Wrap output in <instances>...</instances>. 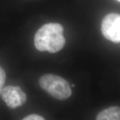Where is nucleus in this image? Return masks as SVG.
Listing matches in <instances>:
<instances>
[{
	"label": "nucleus",
	"instance_id": "f257e3e1",
	"mask_svg": "<svg viewBox=\"0 0 120 120\" xmlns=\"http://www.w3.org/2000/svg\"><path fill=\"white\" fill-rule=\"evenodd\" d=\"M64 28L61 24H45L34 36V46L38 51L56 53L63 49L66 43Z\"/></svg>",
	"mask_w": 120,
	"mask_h": 120
},
{
	"label": "nucleus",
	"instance_id": "f03ea898",
	"mask_svg": "<svg viewBox=\"0 0 120 120\" xmlns=\"http://www.w3.org/2000/svg\"><path fill=\"white\" fill-rule=\"evenodd\" d=\"M39 84L43 90L58 100H66L72 94L68 82L57 75H43L39 79Z\"/></svg>",
	"mask_w": 120,
	"mask_h": 120
},
{
	"label": "nucleus",
	"instance_id": "7ed1b4c3",
	"mask_svg": "<svg viewBox=\"0 0 120 120\" xmlns=\"http://www.w3.org/2000/svg\"><path fill=\"white\" fill-rule=\"evenodd\" d=\"M101 32L105 38L115 43L120 42V16L111 13L103 18L101 23Z\"/></svg>",
	"mask_w": 120,
	"mask_h": 120
},
{
	"label": "nucleus",
	"instance_id": "20e7f679",
	"mask_svg": "<svg viewBox=\"0 0 120 120\" xmlns=\"http://www.w3.org/2000/svg\"><path fill=\"white\" fill-rule=\"evenodd\" d=\"M0 94L2 100L11 109H16L22 106L27 100L26 94L18 86L4 87L2 88Z\"/></svg>",
	"mask_w": 120,
	"mask_h": 120
},
{
	"label": "nucleus",
	"instance_id": "39448f33",
	"mask_svg": "<svg viewBox=\"0 0 120 120\" xmlns=\"http://www.w3.org/2000/svg\"><path fill=\"white\" fill-rule=\"evenodd\" d=\"M120 109L117 106H113L102 111L96 117L97 120H119Z\"/></svg>",
	"mask_w": 120,
	"mask_h": 120
},
{
	"label": "nucleus",
	"instance_id": "423d86ee",
	"mask_svg": "<svg viewBox=\"0 0 120 120\" xmlns=\"http://www.w3.org/2000/svg\"><path fill=\"white\" fill-rule=\"evenodd\" d=\"M6 78V75L5 71L2 67H0V94L5 83Z\"/></svg>",
	"mask_w": 120,
	"mask_h": 120
},
{
	"label": "nucleus",
	"instance_id": "0eeeda50",
	"mask_svg": "<svg viewBox=\"0 0 120 120\" xmlns=\"http://www.w3.org/2000/svg\"><path fill=\"white\" fill-rule=\"evenodd\" d=\"M23 120H43L45 118L36 114H31L23 118Z\"/></svg>",
	"mask_w": 120,
	"mask_h": 120
},
{
	"label": "nucleus",
	"instance_id": "6e6552de",
	"mask_svg": "<svg viewBox=\"0 0 120 120\" xmlns=\"http://www.w3.org/2000/svg\"><path fill=\"white\" fill-rule=\"evenodd\" d=\"M72 87H75V85H72Z\"/></svg>",
	"mask_w": 120,
	"mask_h": 120
},
{
	"label": "nucleus",
	"instance_id": "1a4fd4ad",
	"mask_svg": "<svg viewBox=\"0 0 120 120\" xmlns=\"http://www.w3.org/2000/svg\"><path fill=\"white\" fill-rule=\"evenodd\" d=\"M117 1H119V2H120V0H117Z\"/></svg>",
	"mask_w": 120,
	"mask_h": 120
}]
</instances>
